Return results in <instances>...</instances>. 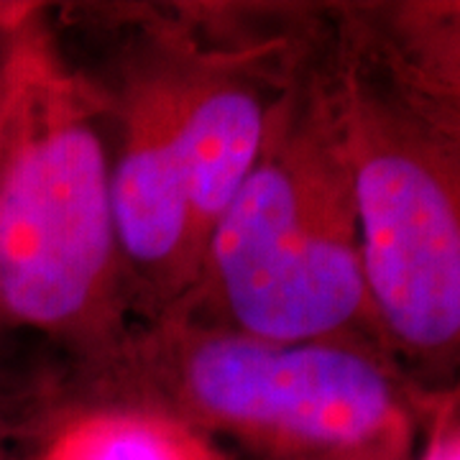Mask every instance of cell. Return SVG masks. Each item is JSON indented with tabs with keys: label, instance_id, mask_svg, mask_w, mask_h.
<instances>
[{
	"label": "cell",
	"instance_id": "4",
	"mask_svg": "<svg viewBox=\"0 0 460 460\" xmlns=\"http://www.w3.org/2000/svg\"><path fill=\"white\" fill-rule=\"evenodd\" d=\"M335 115L353 180L368 313L411 356H456L460 162L353 84Z\"/></svg>",
	"mask_w": 460,
	"mask_h": 460
},
{
	"label": "cell",
	"instance_id": "2",
	"mask_svg": "<svg viewBox=\"0 0 460 460\" xmlns=\"http://www.w3.org/2000/svg\"><path fill=\"white\" fill-rule=\"evenodd\" d=\"M77 399L146 404L261 460L404 458L389 371L350 341H269L190 314L136 323Z\"/></svg>",
	"mask_w": 460,
	"mask_h": 460
},
{
	"label": "cell",
	"instance_id": "6",
	"mask_svg": "<svg viewBox=\"0 0 460 460\" xmlns=\"http://www.w3.org/2000/svg\"><path fill=\"white\" fill-rule=\"evenodd\" d=\"M44 420L29 460H228L217 440L146 404L72 396Z\"/></svg>",
	"mask_w": 460,
	"mask_h": 460
},
{
	"label": "cell",
	"instance_id": "1",
	"mask_svg": "<svg viewBox=\"0 0 460 460\" xmlns=\"http://www.w3.org/2000/svg\"><path fill=\"white\" fill-rule=\"evenodd\" d=\"M102 118L98 84L31 23L8 51L0 113V325L47 335L77 368L138 323Z\"/></svg>",
	"mask_w": 460,
	"mask_h": 460
},
{
	"label": "cell",
	"instance_id": "7",
	"mask_svg": "<svg viewBox=\"0 0 460 460\" xmlns=\"http://www.w3.org/2000/svg\"><path fill=\"white\" fill-rule=\"evenodd\" d=\"M41 11L31 3H0V51L5 49L18 33L26 31Z\"/></svg>",
	"mask_w": 460,
	"mask_h": 460
},
{
	"label": "cell",
	"instance_id": "5",
	"mask_svg": "<svg viewBox=\"0 0 460 460\" xmlns=\"http://www.w3.org/2000/svg\"><path fill=\"white\" fill-rule=\"evenodd\" d=\"M98 87L113 123L118 241L138 323H146L180 307L202 269L184 133L181 39L166 33L123 62L113 87Z\"/></svg>",
	"mask_w": 460,
	"mask_h": 460
},
{
	"label": "cell",
	"instance_id": "3",
	"mask_svg": "<svg viewBox=\"0 0 460 460\" xmlns=\"http://www.w3.org/2000/svg\"><path fill=\"white\" fill-rule=\"evenodd\" d=\"M172 313L292 343L350 341L371 317L350 166L320 90L281 87L261 154Z\"/></svg>",
	"mask_w": 460,
	"mask_h": 460
},
{
	"label": "cell",
	"instance_id": "10",
	"mask_svg": "<svg viewBox=\"0 0 460 460\" xmlns=\"http://www.w3.org/2000/svg\"><path fill=\"white\" fill-rule=\"evenodd\" d=\"M33 23H36V21H33ZM21 33H18V36H21ZM16 39H13V41H16ZM13 41H11V44H13ZM11 44L0 51V113H3V95H5V65H8V51H11Z\"/></svg>",
	"mask_w": 460,
	"mask_h": 460
},
{
	"label": "cell",
	"instance_id": "8",
	"mask_svg": "<svg viewBox=\"0 0 460 460\" xmlns=\"http://www.w3.org/2000/svg\"><path fill=\"white\" fill-rule=\"evenodd\" d=\"M16 404H13V392L8 389L5 376L0 374V460H11V440L16 435Z\"/></svg>",
	"mask_w": 460,
	"mask_h": 460
},
{
	"label": "cell",
	"instance_id": "11",
	"mask_svg": "<svg viewBox=\"0 0 460 460\" xmlns=\"http://www.w3.org/2000/svg\"><path fill=\"white\" fill-rule=\"evenodd\" d=\"M358 460H404V458H358Z\"/></svg>",
	"mask_w": 460,
	"mask_h": 460
},
{
	"label": "cell",
	"instance_id": "9",
	"mask_svg": "<svg viewBox=\"0 0 460 460\" xmlns=\"http://www.w3.org/2000/svg\"><path fill=\"white\" fill-rule=\"evenodd\" d=\"M417 460H460V429L435 435Z\"/></svg>",
	"mask_w": 460,
	"mask_h": 460
}]
</instances>
